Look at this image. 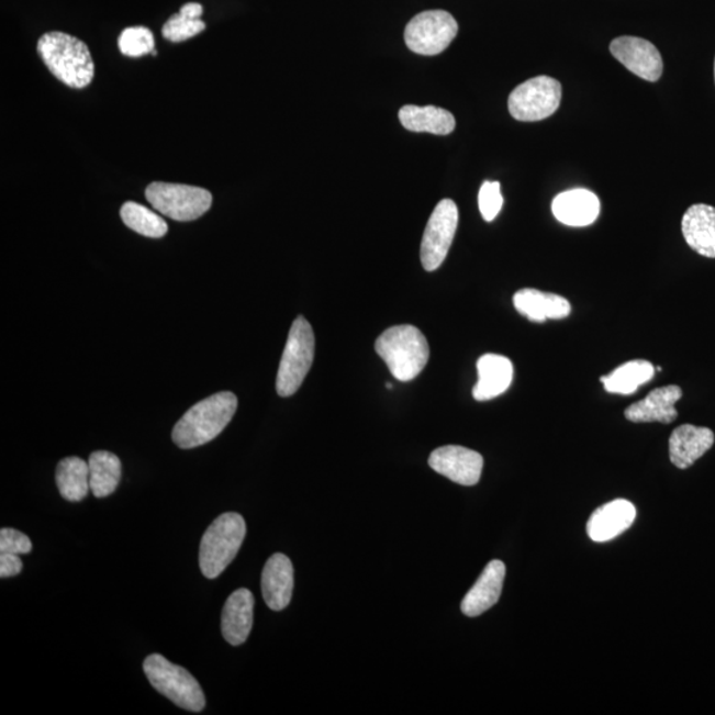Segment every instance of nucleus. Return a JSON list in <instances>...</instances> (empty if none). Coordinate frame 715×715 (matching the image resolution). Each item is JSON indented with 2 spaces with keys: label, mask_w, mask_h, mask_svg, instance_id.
Here are the masks:
<instances>
[{
  "label": "nucleus",
  "mask_w": 715,
  "mask_h": 715,
  "mask_svg": "<svg viewBox=\"0 0 715 715\" xmlns=\"http://www.w3.org/2000/svg\"><path fill=\"white\" fill-rule=\"evenodd\" d=\"M237 410V398L230 391L203 399L191 407L172 429L179 448L192 449L215 439L227 427Z\"/></svg>",
  "instance_id": "1"
},
{
  "label": "nucleus",
  "mask_w": 715,
  "mask_h": 715,
  "mask_svg": "<svg viewBox=\"0 0 715 715\" xmlns=\"http://www.w3.org/2000/svg\"><path fill=\"white\" fill-rule=\"evenodd\" d=\"M37 54L57 80L75 89L89 86L94 64L88 45L64 32H48L37 43Z\"/></svg>",
  "instance_id": "2"
},
{
  "label": "nucleus",
  "mask_w": 715,
  "mask_h": 715,
  "mask_svg": "<svg viewBox=\"0 0 715 715\" xmlns=\"http://www.w3.org/2000/svg\"><path fill=\"white\" fill-rule=\"evenodd\" d=\"M376 351L388 365L395 379L401 382L414 380L427 366L429 346L417 327L392 326L378 337Z\"/></svg>",
  "instance_id": "3"
},
{
  "label": "nucleus",
  "mask_w": 715,
  "mask_h": 715,
  "mask_svg": "<svg viewBox=\"0 0 715 715\" xmlns=\"http://www.w3.org/2000/svg\"><path fill=\"white\" fill-rule=\"evenodd\" d=\"M246 521L238 513H224L212 522L199 547V567L208 579H215L227 569L246 538Z\"/></svg>",
  "instance_id": "4"
},
{
  "label": "nucleus",
  "mask_w": 715,
  "mask_h": 715,
  "mask_svg": "<svg viewBox=\"0 0 715 715\" xmlns=\"http://www.w3.org/2000/svg\"><path fill=\"white\" fill-rule=\"evenodd\" d=\"M144 672L152 686L177 706L194 713L203 711L205 697L202 686L185 668L154 653L146 657Z\"/></svg>",
  "instance_id": "5"
},
{
  "label": "nucleus",
  "mask_w": 715,
  "mask_h": 715,
  "mask_svg": "<svg viewBox=\"0 0 715 715\" xmlns=\"http://www.w3.org/2000/svg\"><path fill=\"white\" fill-rule=\"evenodd\" d=\"M315 338L311 324L300 315L289 332L283 350L276 390L282 398L292 396L299 391L313 365Z\"/></svg>",
  "instance_id": "6"
},
{
  "label": "nucleus",
  "mask_w": 715,
  "mask_h": 715,
  "mask_svg": "<svg viewBox=\"0 0 715 715\" xmlns=\"http://www.w3.org/2000/svg\"><path fill=\"white\" fill-rule=\"evenodd\" d=\"M147 202L177 222H192L211 209V192L201 187L154 182L145 191Z\"/></svg>",
  "instance_id": "7"
},
{
  "label": "nucleus",
  "mask_w": 715,
  "mask_h": 715,
  "mask_svg": "<svg viewBox=\"0 0 715 715\" xmlns=\"http://www.w3.org/2000/svg\"><path fill=\"white\" fill-rule=\"evenodd\" d=\"M562 101V86L549 76H538L515 88L509 96V112L522 122L549 119Z\"/></svg>",
  "instance_id": "8"
},
{
  "label": "nucleus",
  "mask_w": 715,
  "mask_h": 715,
  "mask_svg": "<svg viewBox=\"0 0 715 715\" xmlns=\"http://www.w3.org/2000/svg\"><path fill=\"white\" fill-rule=\"evenodd\" d=\"M459 24L447 11H425L416 15L404 31V41L412 53L435 56L455 41Z\"/></svg>",
  "instance_id": "9"
},
{
  "label": "nucleus",
  "mask_w": 715,
  "mask_h": 715,
  "mask_svg": "<svg viewBox=\"0 0 715 715\" xmlns=\"http://www.w3.org/2000/svg\"><path fill=\"white\" fill-rule=\"evenodd\" d=\"M459 224V210L450 199H444L431 215L425 227L421 257L423 267L428 272H434L442 266L453 246L454 237Z\"/></svg>",
  "instance_id": "10"
},
{
  "label": "nucleus",
  "mask_w": 715,
  "mask_h": 715,
  "mask_svg": "<svg viewBox=\"0 0 715 715\" xmlns=\"http://www.w3.org/2000/svg\"><path fill=\"white\" fill-rule=\"evenodd\" d=\"M610 51L617 62L640 79L650 82L660 80L663 69L661 54L646 38L621 36L611 43Z\"/></svg>",
  "instance_id": "11"
},
{
  "label": "nucleus",
  "mask_w": 715,
  "mask_h": 715,
  "mask_svg": "<svg viewBox=\"0 0 715 715\" xmlns=\"http://www.w3.org/2000/svg\"><path fill=\"white\" fill-rule=\"evenodd\" d=\"M435 472L463 487H473L481 479L484 459L476 450L460 446L437 448L429 456Z\"/></svg>",
  "instance_id": "12"
},
{
  "label": "nucleus",
  "mask_w": 715,
  "mask_h": 715,
  "mask_svg": "<svg viewBox=\"0 0 715 715\" xmlns=\"http://www.w3.org/2000/svg\"><path fill=\"white\" fill-rule=\"evenodd\" d=\"M294 570L291 559L281 552L268 559L264 566L261 591L264 601L273 611L287 608L292 601Z\"/></svg>",
  "instance_id": "13"
},
{
  "label": "nucleus",
  "mask_w": 715,
  "mask_h": 715,
  "mask_svg": "<svg viewBox=\"0 0 715 715\" xmlns=\"http://www.w3.org/2000/svg\"><path fill=\"white\" fill-rule=\"evenodd\" d=\"M506 577V567L501 560H492L482 571L473 588L461 602V611L468 617H477L500 601Z\"/></svg>",
  "instance_id": "14"
},
{
  "label": "nucleus",
  "mask_w": 715,
  "mask_h": 715,
  "mask_svg": "<svg viewBox=\"0 0 715 715\" xmlns=\"http://www.w3.org/2000/svg\"><path fill=\"white\" fill-rule=\"evenodd\" d=\"M255 597L247 589L236 590L224 604L222 634L231 646L246 643L254 626Z\"/></svg>",
  "instance_id": "15"
},
{
  "label": "nucleus",
  "mask_w": 715,
  "mask_h": 715,
  "mask_svg": "<svg viewBox=\"0 0 715 715\" xmlns=\"http://www.w3.org/2000/svg\"><path fill=\"white\" fill-rule=\"evenodd\" d=\"M636 507L627 500H615L597 509L588 524L589 537L594 543H608L633 526Z\"/></svg>",
  "instance_id": "16"
},
{
  "label": "nucleus",
  "mask_w": 715,
  "mask_h": 715,
  "mask_svg": "<svg viewBox=\"0 0 715 715\" xmlns=\"http://www.w3.org/2000/svg\"><path fill=\"white\" fill-rule=\"evenodd\" d=\"M714 440L711 428L695 427L692 424L680 425L669 439V457L674 467L691 468L707 450L712 449Z\"/></svg>",
  "instance_id": "17"
},
{
  "label": "nucleus",
  "mask_w": 715,
  "mask_h": 715,
  "mask_svg": "<svg viewBox=\"0 0 715 715\" xmlns=\"http://www.w3.org/2000/svg\"><path fill=\"white\" fill-rule=\"evenodd\" d=\"M682 398L679 386H666L649 392L643 401L637 402L624 412L633 423H661L671 424L679 417L675 403Z\"/></svg>",
  "instance_id": "18"
},
{
  "label": "nucleus",
  "mask_w": 715,
  "mask_h": 715,
  "mask_svg": "<svg viewBox=\"0 0 715 715\" xmlns=\"http://www.w3.org/2000/svg\"><path fill=\"white\" fill-rule=\"evenodd\" d=\"M551 209L558 222L570 227H588L601 214V201L594 192L577 189L559 194L554 199Z\"/></svg>",
  "instance_id": "19"
},
{
  "label": "nucleus",
  "mask_w": 715,
  "mask_h": 715,
  "mask_svg": "<svg viewBox=\"0 0 715 715\" xmlns=\"http://www.w3.org/2000/svg\"><path fill=\"white\" fill-rule=\"evenodd\" d=\"M477 373L479 382L474 386L473 398L485 402L504 394L511 388L514 369L511 359L498 354H485L477 362Z\"/></svg>",
  "instance_id": "20"
},
{
  "label": "nucleus",
  "mask_w": 715,
  "mask_h": 715,
  "mask_svg": "<svg viewBox=\"0 0 715 715\" xmlns=\"http://www.w3.org/2000/svg\"><path fill=\"white\" fill-rule=\"evenodd\" d=\"M682 235L688 246L701 256L715 259V209L694 204L682 217Z\"/></svg>",
  "instance_id": "21"
},
{
  "label": "nucleus",
  "mask_w": 715,
  "mask_h": 715,
  "mask_svg": "<svg viewBox=\"0 0 715 715\" xmlns=\"http://www.w3.org/2000/svg\"><path fill=\"white\" fill-rule=\"evenodd\" d=\"M514 308L527 320L543 324L546 320L569 317L571 304L562 295L544 293L537 289H522L514 294Z\"/></svg>",
  "instance_id": "22"
},
{
  "label": "nucleus",
  "mask_w": 715,
  "mask_h": 715,
  "mask_svg": "<svg viewBox=\"0 0 715 715\" xmlns=\"http://www.w3.org/2000/svg\"><path fill=\"white\" fill-rule=\"evenodd\" d=\"M399 120L410 132L448 135L455 131L454 114L437 107L405 105L399 111Z\"/></svg>",
  "instance_id": "23"
},
{
  "label": "nucleus",
  "mask_w": 715,
  "mask_h": 715,
  "mask_svg": "<svg viewBox=\"0 0 715 715\" xmlns=\"http://www.w3.org/2000/svg\"><path fill=\"white\" fill-rule=\"evenodd\" d=\"M89 482L90 491L94 498L105 499L118 489L122 466L119 456L107 450H96L89 456Z\"/></svg>",
  "instance_id": "24"
},
{
  "label": "nucleus",
  "mask_w": 715,
  "mask_h": 715,
  "mask_svg": "<svg viewBox=\"0 0 715 715\" xmlns=\"http://www.w3.org/2000/svg\"><path fill=\"white\" fill-rule=\"evenodd\" d=\"M655 366L648 360L636 359L624 364L610 376L602 378L605 391L610 394L630 395L652 380L655 376Z\"/></svg>",
  "instance_id": "25"
},
{
  "label": "nucleus",
  "mask_w": 715,
  "mask_h": 715,
  "mask_svg": "<svg viewBox=\"0 0 715 715\" xmlns=\"http://www.w3.org/2000/svg\"><path fill=\"white\" fill-rule=\"evenodd\" d=\"M56 484L63 499L80 502L87 498L89 482V463L80 457H66L56 468Z\"/></svg>",
  "instance_id": "26"
},
{
  "label": "nucleus",
  "mask_w": 715,
  "mask_h": 715,
  "mask_svg": "<svg viewBox=\"0 0 715 715\" xmlns=\"http://www.w3.org/2000/svg\"><path fill=\"white\" fill-rule=\"evenodd\" d=\"M122 222L137 234L152 238L164 237L167 234V223L156 212L135 202H126L120 211Z\"/></svg>",
  "instance_id": "27"
},
{
  "label": "nucleus",
  "mask_w": 715,
  "mask_h": 715,
  "mask_svg": "<svg viewBox=\"0 0 715 715\" xmlns=\"http://www.w3.org/2000/svg\"><path fill=\"white\" fill-rule=\"evenodd\" d=\"M156 47L153 32L146 27H129L119 38L121 54L127 57H141L152 54Z\"/></svg>",
  "instance_id": "28"
},
{
  "label": "nucleus",
  "mask_w": 715,
  "mask_h": 715,
  "mask_svg": "<svg viewBox=\"0 0 715 715\" xmlns=\"http://www.w3.org/2000/svg\"><path fill=\"white\" fill-rule=\"evenodd\" d=\"M205 30V23L202 19L189 18L182 12L172 15L163 29V35L172 43L189 41Z\"/></svg>",
  "instance_id": "29"
},
{
  "label": "nucleus",
  "mask_w": 715,
  "mask_h": 715,
  "mask_svg": "<svg viewBox=\"0 0 715 715\" xmlns=\"http://www.w3.org/2000/svg\"><path fill=\"white\" fill-rule=\"evenodd\" d=\"M504 204V197L501 194V185L499 182H484L481 186L479 194V208L482 217L487 222L494 221L495 217L500 214Z\"/></svg>",
  "instance_id": "30"
},
{
  "label": "nucleus",
  "mask_w": 715,
  "mask_h": 715,
  "mask_svg": "<svg viewBox=\"0 0 715 715\" xmlns=\"http://www.w3.org/2000/svg\"><path fill=\"white\" fill-rule=\"evenodd\" d=\"M32 550L31 539L25 534L15 529L0 530V554H30Z\"/></svg>",
  "instance_id": "31"
},
{
  "label": "nucleus",
  "mask_w": 715,
  "mask_h": 715,
  "mask_svg": "<svg viewBox=\"0 0 715 715\" xmlns=\"http://www.w3.org/2000/svg\"><path fill=\"white\" fill-rule=\"evenodd\" d=\"M23 569L22 559L18 554H0V577L11 578L21 574Z\"/></svg>",
  "instance_id": "32"
},
{
  "label": "nucleus",
  "mask_w": 715,
  "mask_h": 715,
  "mask_svg": "<svg viewBox=\"0 0 715 715\" xmlns=\"http://www.w3.org/2000/svg\"><path fill=\"white\" fill-rule=\"evenodd\" d=\"M179 12H182V14L192 19H201L203 14V8L202 4L199 3H187L182 9H180Z\"/></svg>",
  "instance_id": "33"
},
{
  "label": "nucleus",
  "mask_w": 715,
  "mask_h": 715,
  "mask_svg": "<svg viewBox=\"0 0 715 715\" xmlns=\"http://www.w3.org/2000/svg\"><path fill=\"white\" fill-rule=\"evenodd\" d=\"M714 79H715V63H714Z\"/></svg>",
  "instance_id": "34"
}]
</instances>
